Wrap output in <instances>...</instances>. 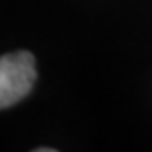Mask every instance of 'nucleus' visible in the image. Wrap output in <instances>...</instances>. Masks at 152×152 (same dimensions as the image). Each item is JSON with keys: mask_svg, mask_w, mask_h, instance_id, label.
I'll use <instances>...</instances> for the list:
<instances>
[{"mask_svg": "<svg viewBox=\"0 0 152 152\" xmlns=\"http://www.w3.org/2000/svg\"><path fill=\"white\" fill-rule=\"evenodd\" d=\"M35 79V57L29 51H13L0 57V110L24 99Z\"/></svg>", "mask_w": 152, "mask_h": 152, "instance_id": "nucleus-1", "label": "nucleus"}, {"mask_svg": "<svg viewBox=\"0 0 152 152\" xmlns=\"http://www.w3.org/2000/svg\"><path fill=\"white\" fill-rule=\"evenodd\" d=\"M55 148H37V152H53Z\"/></svg>", "mask_w": 152, "mask_h": 152, "instance_id": "nucleus-2", "label": "nucleus"}]
</instances>
